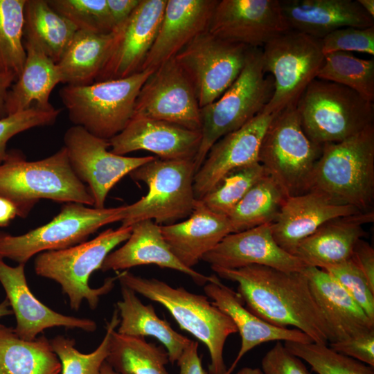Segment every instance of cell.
I'll list each match as a JSON object with an SVG mask.
<instances>
[{
  "label": "cell",
  "mask_w": 374,
  "mask_h": 374,
  "mask_svg": "<svg viewBox=\"0 0 374 374\" xmlns=\"http://www.w3.org/2000/svg\"><path fill=\"white\" fill-rule=\"evenodd\" d=\"M211 269L218 277L236 283L246 308L266 322L280 328L294 327L317 344L333 341L303 269L287 272L258 265Z\"/></svg>",
  "instance_id": "cell-1"
},
{
  "label": "cell",
  "mask_w": 374,
  "mask_h": 374,
  "mask_svg": "<svg viewBox=\"0 0 374 374\" xmlns=\"http://www.w3.org/2000/svg\"><path fill=\"white\" fill-rule=\"evenodd\" d=\"M0 196L24 218L42 199L93 206L87 186L73 172L65 148L43 159L28 161L18 150L8 151L0 164Z\"/></svg>",
  "instance_id": "cell-2"
},
{
  "label": "cell",
  "mask_w": 374,
  "mask_h": 374,
  "mask_svg": "<svg viewBox=\"0 0 374 374\" xmlns=\"http://www.w3.org/2000/svg\"><path fill=\"white\" fill-rule=\"evenodd\" d=\"M117 280L136 294L163 305L181 329L190 333L207 348L210 374H224L223 357L228 337L236 333L232 320L208 298L190 292L183 287H174L157 278L134 275L128 270L116 271Z\"/></svg>",
  "instance_id": "cell-3"
},
{
  "label": "cell",
  "mask_w": 374,
  "mask_h": 374,
  "mask_svg": "<svg viewBox=\"0 0 374 374\" xmlns=\"http://www.w3.org/2000/svg\"><path fill=\"white\" fill-rule=\"evenodd\" d=\"M309 190L322 193L361 212L373 211L374 124L344 141L322 145Z\"/></svg>",
  "instance_id": "cell-4"
},
{
  "label": "cell",
  "mask_w": 374,
  "mask_h": 374,
  "mask_svg": "<svg viewBox=\"0 0 374 374\" xmlns=\"http://www.w3.org/2000/svg\"><path fill=\"white\" fill-rule=\"evenodd\" d=\"M132 226L108 229L89 241L64 249L48 251L37 254L34 260L37 275L57 283L67 296L70 308L78 311L83 301L95 310L100 296L114 287L115 277H109L98 288L89 285L93 271L100 269L107 255L130 237Z\"/></svg>",
  "instance_id": "cell-5"
},
{
  "label": "cell",
  "mask_w": 374,
  "mask_h": 374,
  "mask_svg": "<svg viewBox=\"0 0 374 374\" xmlns=\"http://www.w3.org/2000/svg\"><path fill=\"white\" fill-rule=\"evenodd\" d=\"M263 69L261 48H250L235 82L215 101L200 108L202 140L194 159L195 173L213 145L262 112L274 91Z\"/></svg>",
  "instance_id": "cell-6"
},
{
  "label": "cell",
  "mask_w": 374,
  "mask_h": 374,
  "mask_svg": "<svg viewBox=\"0 0 374 374\" xmlns=\"http://www.w3.org/2000/svg\"><path fill=\"white\" fill-rule=\"evenodd\" d=\"M153 71L146 69L126 78L86 86L66 85L59 95L73 125L109 141L132 118L139 91Z\"/></svg>",
  "instance_id": "cell-7"
},
{
  "label": "cell",
  "mask_w": 374,
  "mask_h": 374,
  "mask_svg": "<svg viewBox=\"0 0 374 374\" xmlns=\"http://www.w3.org/2000/svg\"><path fill=\"white\" fill-rule=\"evenodd\" d=\"M301 127L322 145L348 139L374 124V105L355 91L315 78L296 104Z\"/></svg>",
  "instance_id": "cell-8"
},
{
  "label": "cell",
  "mask_w": 374,
  "mask_h": 374,
  "mask_svg": "<svg viewBox=\"0 0 374 374\" xmlns=\"http://www.w3.org/2000/svg\"><path fill=\"white\" fill-rule=\"evenodd\" d=\"M194 160H163L155 158L132 171L135 181L145 183L147 194L125 205L122 226L143 220L162 225L188 217L197 199L194 193Z\"/></svg>",
  "instance_id": "cell-9"
},
{
  "label": "cell",
  "mask_w": 374,
  "mask_h": 374,
  "mask_svg": "<svg viewBox=\"0 0 374 374\" xmlns=\"http://www.w3.org/2000/svg\"><path fill=\"white\" fill-rule=\"evenodd\" d=\"M322 145L305 134L296 105L274 115L262 139L258 162L286 198L308 191Z\"/></svg>",
  "instance_id": "cell-10"
},
{
  "label": "cell",
  "mask_w": 374,
  "mask_h": 374,
  "mask_svg": "<svg viewBox=\"0 0 374 374\" xmlns=\"http://www.w3.org/2000/svg\"><path fill=\"white\" fill-rule=\"evenodd\" d=\"M125 206L96 208L79 203H65L52 220L24 234L12 235L0 231V258L26 265L40 253L84 242L102 226L121 222Z\"/></svg>",
  "instance_id": "cell-11"
},
{
  "label": "cell",
  "mask_w": 374,
  "mask_h": 374,
  "mask_svg": "<svg viewBox=\"0 0 374 374\" xmlns=\"http://www.w3.org/2000/svg\"><path fill=\"white\" fill-rule=\"evenodd\" d=\"M262 48L263 69L274 78L273 96L262 113L276 114L296 105L301 95L315 78L324 54L321 39L289 30Z\"/></svg>",
  "instance_id": "cell-12"
},
{
  "label": "cell",
  "mask_w": 374,
  "mask_h": 374,
  "mask_svg": "<svg viewBox=\"0 0 374 374\" xmlns=\"http://www.w3.org/2000/svg\"><path fill=\"white\" fill-rule=\"evenodd\" d=\"M251 47L199 35L174 57L192 82L202 108L218 99L240 74Z\"/></svg>",
  "instance_id": "cell-13"
},
{
  "label": "cell",
  "mask_w": 374,
  "mask_h": 374,
  "mask_svg": "<svg viewBox=\"0 0 374 374\" xmlns=\"http://www.w3.org/2000/svg\"><path fill=\"white\" fill-rule=\"evenodd\" d=\"M64 144L73 172L81 182L87 184L96 208H105L108 193L123 177L156 158L114 154L108 150L109 141L78 125L67 129Z\"/></svg>",
  "instance_id": "cell-14"
},
{
  "label": "cell",
  "mask_w": 374,
  "mask_h": 374,
  "mask_svg": "<svg viewBox=\"0 0 374 374\" xmlns=\"http://www.w3.org/2000/svg\"><path fill=\"white\" fill-rule=\"evenodd\" d=\"M134 114L201 132L195 90L175 58L157 67L145 82L136 100Z\"/></svg>",
  "instance_id": "cell-15"
},
{
  "label": "cell",
  "mask_w": 374,
  "mask_h": 374,
  "mask_svg": "<svg viewBox=\"0 0 374 374\" xmlns=\"http://www.w3.org/2000/svg\"><path fill=\"white\" fill-rule=\"evenodd\" d=\"M289 30L279 0H218L208 28L216 37L251 48Z\"/></svg>",
  "instance_id": "cell-16"
},
{
  "label": "cell",
  "mask_w": 374,
  "mask_h": 374,
  "mask_svg": "<svg viewBox=\"0 0 374 374\" xmlns=\"http://www.w3.org/2000/svg\"><path fill=\"white\" fill-rule=\"evenodd\" d=\"M166 3L167 0H141L127 20L116 30L110 53L95 82L121 79L141 71Z\"/></svg>",
  "instance_id": "cell-17"
},
{
  "label": "cell",
  "mask_w": 374,
  "mask_h": 374,
  "mask_svg": "<svg viewBox=\"0 0 374 374\" xmlns=\"http://www.w3.org/2000/svg\"><path fill=\"white\" fill-rule=\"evenodd\" d=\"M25 265L10 267L0 258V283L16 318L14 330L20 338L32 341L44 330L54 327L77 328L87 332L96 330L94 321L60 314L39 301L28 285Z\"/></svg>",
  "instance_id": "cell-18"
},
{
  "label": "cell",
  "mask_w": 374,
  "mask_h": 374,
  "mask_svg": "<svg viewBox=\"0 0 374 374\" xmlns=\"http://www.w3.org/2000/svg\"><path fill=\"white\" fill-rule=\"evenodd\" d=\"M201 140L200 131L134 114L125 128L109 143L111 152L118 155L146 150L163 160H194Z\"/></svg>",
  "instance_id": "cell-19"
},
{
  "label": "cell",
  "mask_w": 374,
  "mask_h": 374,
  "mask_svg": "<svg viewBox=\"0 0 374 374\" xmlns=\"http://www.w3.org/2000/svg\"><path fill=\"white\" fill-rule=\"evenodd\" d=\"M211 267L238 269L263 265L287 272L301 271L306 265L275 241L271 224H262L226 235L202 260Z\"/></svg>",
  "instance_id": "cell-20"
},
{
  "label": "cell",
  "mask_w": 374,
  "mask_h": 374,
  "mask_svg": "<svg viewBox=\"0 0 374 374\" xmlns=\"http://www.w3.org/2000/svg\"><path fill=\"white\" fill-rule=\"evenodd\" d=\"M274 115L260 112L213 145L195 174L197 199H202L230 170L258 162L260 143Z\"/></svg>",
  "instance_id": "cell-21"
},
{
  "label": "cell",
  "mask_w": 374,
  "mask_h": 374,
  "mask_svg": "<svg viewBox=\"0 0 374 374\" xmlns=\"http://www.w3.org/2000/svg\"><path fill=\"white\" fill-rule=\"evenodd\" d=\"M359 212L322 193L309 190L285 199L271 223L272 235L283 249L294 255L298 244L326 222Z\"/></svg>",
  "instance_id": "cell-22"
},
{
  "label": "cell",
  "mask_w": 374,
  "mask_h": 374,
  "mask_svg": "<svg viewBox=\"0 0 374 374\" xmlns=\"http://www.w3.org/2000/svg\"><path fill=\"white\" fill-rule=\"evenodd\" d=\"M218 0H167L155 40L141 71H154L208 30Z\"/></svg>",
  "instance_id": "cell-23"
},
{
  "label": "cell",
  "mask_w": 374,
  "mask_h": 374,
  "mask_svg": "<svg viewBox=\"0 0 374 374\" xmlns=\"http://www.w3.org/2000/svg\"><path fill=\"white\" fill-rule=\"evenodd\" d=\"M204 285L206 296L232 320L241 337L238 355L224 374H232L247 353L269 341L314 342L306 334L296 328L271 325L249 311L238 292L224 284L215 274Z\"/></svg>",
  "instance_id": "cell-24"
},
{
  "label": "cell",
  "mask_w": 374,
  "mask_h": 374,
  "mask_svg": "<svg viewBox=\"0 0 374 374\" xmlns=\"http://www.w3.org/2000/svg\"><path fill=\"white\" fill-rule=\"evenodd\" d=\"M132 226L131 234L124 244L105 258L100 268L103 271H121L136 266L154 265L185 274L200 286L210 280V276L188 268L178 260L165 241L159 224L148 220Z\"/></svg>",
  "instance_id": "cell-25"
},
{
  "label": "cell",
  "mask_w": 374,
  "mask_h": 374,
  "mask_svg": "<svg viewBox=\"0 0 374 374\" xmlns=\"http://www.w3.org/2000/svg\"><path fill=\"white\" fill-rule=\"evenodd\" d=\"M279 3L291 30L319 39L341 28L374 26V19L357 0H279Z\"/></svg>",
  "instance_id": "cell-26"
},
{
  "label": "cell",
  "mask_w": 374,
  "mask_h": 374,
  "mask_svg": "<svg viewBox=\"0 0 374 374\" xmlns=\"http://www.w3.org/2000/svg\"><path fill=\"white\" fill-rule=\"evenodd\" d=\"M170 250L186 267L193 269L203 256L232 233L227 216L216 213L197 199L186 220L160 225Z\"/></svg>",
  "instance_id": "cell-27"
},
{
  "label": "cell",
  "mask_w": 374,
  "mask_h": 374,
  "mask_svg": "<svg viewBox=\"0 0 374 374\" xmlns=\"http://www.w3.org/2000/svg\"><path fill=\"white\" fill-rule=\"evenodd\" d=\"M303 271L330 330L332 342L374 330V321L328 272L313 266H306Z\"/></svg>",
  "instance_id": "cell-28"
},
{
  "label": "cell",
  "mask_w": 374,
  "mask_h": 374,
  "mask_svg": "<svg viewBox=\"0 0 374 374\" xmlns=\"http://www.w3.org/2000/svg\"><path fill=\"white\" fill-rule=\"evenodd\" d=\"M373 220V211L331 220L303 240L294 256L306 266L321 269L348 260L356 243L366 235L363 224Z\"/></svg>",
  "instance_id": "cell-29"
},
{
  "label": "cell",
  "mask_w": 374,
  "mask_h": 374,
  "mask_svg": "<svg viewBox=\"0 0 374 374\" xmlns=\"http://www.w3.org/2000/svg\"><path fill=\"white\" fill-rule=\"evenodd\" d=\"M26 58L17 80L8 91L5 109L6 116L36 107L48 111L55 107L50 103L51 93L62 78L55 63L33 40H24Z\"/></svg>",
  "instance_id": "cell-30"
},
{
  "label": "cell",
  "mask_w": 374,
  "mask_h": 374,
  "mask_svg": "<svg viewBox=\"0 0 374 374\" xmlns=\"http://www.w3.org/2000/svg\"><path fill=\"white\" fill-rule=\"evenodd\" d=\"M121 292L122 299L116 307L120 318L117 332L157 339L166 349L169 362L177 363L191 340L175 330L166 319H160L154 306L143 304L132 290L121 284Z\"/></svg>",
  "instance_id": "cell-31"
},
{
  "label": "cell",
  "mask_w": 374,
  "mask_h": 374,
  "mask_svg": "<svg viewBox=\"0 0 374 374\" xmlns=\"http://www.w3.org/2000/svg\"><path fill=\"white\" fill-rule=\"evenodd\" d=\"M116 37V30L98 34L78 30L57 63L62 83L86 86L93 84L103 69Z\"/></svg>",
  "instance_id": "cell-32"
},
{
  "label": "cell",
  "mask_w": 374,
  "mask_h": 374,
  "mask_svg": "<svg viewBox=\"0 0 374 374\" xmlns=\"http://www.w3.org/2000/svg\"><path fill=\"white\" fill-rule=\"evenodd\" d=\"M62 366L50 339L20 338L14 328L0 323V374H61Z\"/></svg>",
  "instance_id": "cell-33"
},
{
  "label": "cell",
  "mask_w": 374,
  "mask_h": 374,
  "mask_svg": "<svg viewBox=\"0 0 374 374\" xmlns=\"http://www.w3.org/2000/svg\"><path fill=\"white\" fill-rule=\"evenodd\" d=\"M77 30L47 0H26L24 37L35 42L55 63L60 61Z\"/></svg>",
  "instance_id": "cell-34"
},
{
  "label": "cell",
  "mask_w": 374,
  "mask_h": 374,
  "mask_svg": "<svg viewBox=\"0 0 374 374\" xmlns=\"http://www.w3.org/2000/svg\"><path fill=\"white\" fill-rule=\"evenodd\" d=\"M106 362L118 374H169L166 350L144 337L112 332Z\"/></svg>",
  "instance_id": "cell-35"
},
{
  "label": "cell",
  "mask_w": 374,
  "mask_h": 374,
  "mask_svg": "<svg viewBox=\"0 0 374 374\" xmlns=\"http://www.w3.org/2000/svg\"><path fill=\"white\" fill-rule=\"evenodd\" d=\"M285 199L274 181L265 175L252 186L228 216L233 233L272 223Z\"/></svg>",
  "instance_id": "cell-36"
},
{
  "label": "cell",
  "mask_w": 374,
  "mask_h": 374,
  "mask_svg": "<svg viewBox=\"0 0 374 374\" xmlns=\"http://www.w3.org/2000/svg\"><path fill=\"white\" fill-rule=\"evenodd\" d=\"M317 78L343 85L374 101L373 58L362 59L344 51L326 54Z\"/></svg>",
  "instance_id": "cell-37"
},
{
  "label": "cell",
  "mask_w": 374,
  "mask_h": 374,
  "mask_svg": "<svg viewBox=\"0 0 374 374\" xmlns=\"http://www.w3.org/2000/svg\"><path fill=\"white\" fill-rule=\"evenodd\" d=\"M26 0H0V73L16 80L26 58L24 44Z\"/></svg>",
  "instance_id": "cell-38"
},
{
  "label": "cell",
  "mask_w": 374,
  "mask_h": 374,
  "mask_svg": "<svg viewBox=\"0 0 374 374\" xmlns=\"http://www.w3.org/2000/svg\"><path fill=\"white\" fill-rule=\"evenodd\" d=\"M267 175L259 162L236 168L199 200L213 212L228 217L252 186Z\"/></svg>",
  "instance_id": "cell-39"
},
{
  "label": "cell",
  "mask_w": 374,
  "mask_h": 374,
  "mask_svg": "<svg viewBox=\"0 0 374 374\" xmlns=\"http://www.w3.org/2000/svg\"><path fill=\"white\" fill-rule=\"evenodd\" d=\"M120 318L115 308L111 319L106 323V332L100 345L90 353H82L75 348L73 338L57 335L50 339L53 351L59 358L61 374H100L109 355L112 332L118 326Z\"/></svg>",
  "instance_id": "cell-40"
},
{
  "label": "cell",
  "mask_w": 374,
  "mask_h": 374,
  "mask_svg": "<svg viewBox=\"0 0 374 374\" xmlns=\"http://www.w3.org/2000/svg\"><path fill=\"white\" fill-rule=\"evenodd\" d=\"M285 347L317 374H374V367L332 349L328 344L285 341Z\"/></svg>",
  "instance_id": "cell-41"
},
{
  "label": "cell",
  "mask_w": 374,
  "mask_h": 374,
  "mask_svg": "<svg viewBox=\"0 0 374 374\" xmlns=\"http://www.w3.org/2000/svg\"><path fill=\"white\" fill-rule=\"evenodd\" d=\"M47 2L78 30L98 34L115 31L107 0H47Z\"/></svg>",
  "instance_id": "cell-42"
},
{
  "label": "cell",
  "mask_w": 374,
  "mask_h": 374,
  "mask_svg": "<svg viewBox=\"0 0 374 374\" xmlns=\"http://www.w3.org/2000/svg\"><path fill=\"white\" fill-rule=\"evenodd\" d=\"M321 269L328 272L374 321V290L351 258Z\"/></svg>",
  "instance_id": "cell-43"
},
{
  "label": "cell",
  "mask_w": 374,
  "mask_h": 374,
  "mask_svg": "<svg viewBox=\"0 0 374 374\" xmlns=\"http://www.w3.org/2000/svg\"><path fill=\"white\" fill-rule=\"evenodd\" d=\"M61 111V109L56 108L45 111L32 107L0 118V164L8 156L6 147L11 138L33 127L54 124Z\"/></svg>",
  "instance_id": "cell-44"
},
{
  "label": "cell",
  "mask_w": 374,
  "mask_h": 374,
  "mask_svg": "<svg viewBox=\"0 0 374 374\" xmlns=\"http://www.w3.org/2000/svg\"><path fill=\"white\" fill-rule=\"evenodd\" d=\"M325 55L338 52H359L374 55V26L359 28L345 27L328 34L321 39Z\"/></svg>",
  "instance_id": "cell-45"
},
{
  "label": "cell",
  "mask_w": 374,
  "mask_h": 374,
  "mask_svg": "<svg viewBox=\"0 0 374 374\" xmlns=\"http://www.w3.org/2000/svg\"><path fill=\"white\" fill-rule=\"evenodd\" d=\"M264 374H311L303 361L276 341L261 361Z\"/></svg>",
  "instance_id": "cell-46"
},
{
  "label": "cell",
  "mask_w": 374,
  "mask_h": 374,
  "mask_svg": "<svg viewBox=\"0 0 374 374\" xmlns=\"http://www.w3.org/2000/svg\"><path fill=\"white\" fill-rule=\"evenodd\" d=\"M328 345L336 352L374 367V330Z\"/></svg>",
  "instance_id": "cell-47"
},
{
  "label": "cell",
  "mask_w": 374,
  "mask_h": 374,
  "mask_svg": "<svg viewBox=\"0 0 374 374\" xmlns=\"http://www.w3.org/2000/svg\"><path fill=\"white\" fill-rule=\"evenodd\" d=\"M351 258L365 276L374 290V249L367 242L360 239L356 243Z\"/></svg>",
  "instance_id": "cell-48"
},
{
  "label": "cell",
  "mask_w": 374,
  "mask_h": 374,
  "mask_svg": "<svg viewBox=\"0 0 374 374\" xmlns=\"http://www.w3.org/2000/svg\"><path fill=\"white\" fill-rule=\"evenodd\" d=\"M198 342L192 341L183 351L177 362L179 374H207L204 369L198 353Z\"/></svg>",
  "instance_id": "cell-49"
},
{
  "label": "cell",
  "mask_w": 374,
  "mask_h": 374,
  "mask_svg": "<svg viewBox=\"0 0 374 374\" xmlns=\"http://www.w3.org/2000/svg\"><path fill=\"white\" fill-rule=\"evenodd\" d=\"M141 0H107L115 30L130 17Z\"/></svg>",
  "instance_id": "cell-50"
},
{
  "label": "cell",
  "mask_w": 374,
  "mask_h": 374,
  "mask_svg": "<svg viewBox=\"0 0 374 374\" xmlns=\"http://www.w3.org/2000/svg\"><path fill=\"white\" fill-rule=\"evenodd\" d=\"M15 81L14 75L0 73V118L7 116L5 109L6 96L10 86Z\"/></svg>",
  "instance_id": "cell-51"
},
{
  "label": "cell",
  "mask_w": 374,
  "mask_h": 374,
  "mask_svg": "<svg viewBox=\"0 0 374 374\" xmlns=\"http://www.w3.org/2000/svg\"><path fill=\"white\" fill-rule=\"evenodd\" d=\"M17 215L15 206L10 200L0 196V226H8Z\"/></svg>",
  "instance_id": "cell-52"
},
{
  "label": "cell",
  "mask_w": 374,
  "mask_h": 374,
  "mask_svg": "<svg viewBox=\"0 0 374 374\" xmlns=\"http://www.w3.org/2000/svg\"><path fill=\"white\" fill-rule=\"evenodd\" d=\"M362 9L374 19V0H357Z\"/></svg>",
  "instance_id": "cell-53"
},
{
  "label": "cell",
  "mask_w": 374,
  "mask_h": 374,
  "mask_svg": "<svg viewBox=\"0 0 374 374\" xmlns=\"http://www.w3.org/2000/svg\"><path fill=\"white\" fill-rule=\"evenodd\" d=\"M13 314L12 310L10 308L8 301L5 299L0 303V319L3 317Z\"/></svg>",
  "instance_id": "cell-54"
},
{
  "label": "cell",
  "mask_w": 374,
  "mask_h": 374,
  "mask_svg": "<svg viewBox=\"0 0 374 374\" xmlns=\"http://www.w3.org/2000/svg\"><path fill=\"white\" fill-rule=\"evenodd\" d=\"M235 374H264L262 371L258 368L243 367Z\"/></svg>",
  "instance_id": "cell-55"
},
{
  "label": "cell",
  "mask_w": 374,
  "mask_h": 374,
  "mask_svg": "<svg viewBox=\"0 0 374 374\" xmlns=\"http://www.w3.org/2000/svg\"><path fill=\"white\" fill-rule=\"evenodd\" d=\"M100 374H118L113 368L105 361L101 368Z\"/></svg>",
  "instance_id": "cell-56"
}]
</instances>
